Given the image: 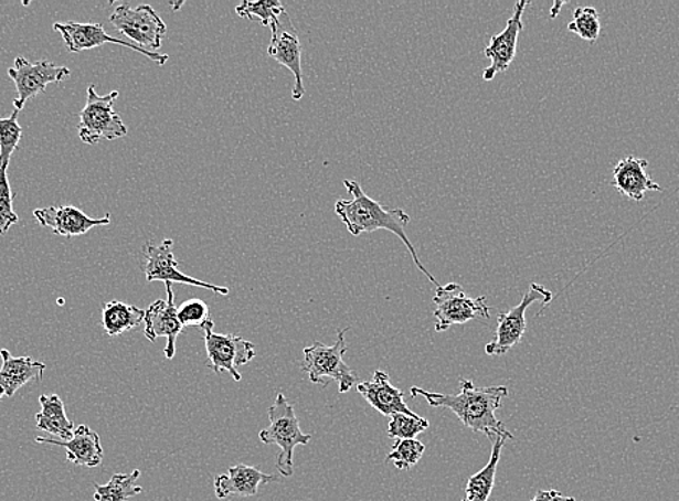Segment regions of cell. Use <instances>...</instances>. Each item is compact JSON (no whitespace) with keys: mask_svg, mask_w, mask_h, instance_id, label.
Instances as JSON below:
<instances>
[{"mask_svg":"<svg viewBox=\"0 0 679 501\" xmlns=\"http://www.w3.org/2000/svg\"><path fill=\"white\" fill-rule=\"evenodd\" d=\"M460 393L444 395L421 387H412L411 396H423L433 407H447L454 412L466 428L475 433H484L487 438L503 437L513 439L502 420L496 418V411L502 407V401L508 397V387H477L471 381L460 379Z\"/></svg>","mask_w":679,"mask_h":501,"instance_id":"1","label":"cell"},{"mask_svg":"<svg viewBox=\"0 0 679 501\" xmlns=\"http://www.w3.org/2000/svg\"><path fill=\"white\" fill-rule=\"evenodd\" d=\"M343 184L346 190H348L350 199L337 201L335 210L341 222L348 227V231L353 236L376 231H386L395 234L404 243L406 249L410 250L416 268L427 276L429 283L435 285V288L439 287L433 274H429L425 266L421 264L418 253H416L414 245H412L406 236V226L411 223L410 214H406L404 210L388 209L385 205L378 203L376 200L364 193L358 181L344 180Z\"/></svg>","mask_w":679,"mask_h":501,"instance_id":"2","label":"cell"},{"mask_svg":"<svg viewBox=\"0 0 679 501\" xmlns=\"http://www.w3.org/2000/svg\"><path fill=\"white\" fill-rule=\"evenodd\" d=\"M269 420L268 428L261 430L259 439L266 445H278L280 452L276 460V470L280 476L291 477L294 475V448L310 443L311 435L303 434L294 405L284 393H278L274 405L269 407Z\"/></svg>","mask_w":679,"mask_h":501,"instance_id":"3","label":"cell"},{"mask_svg":"<svg viewBox=\"0 0 679 501\" xmlns=\"http://www.w3.org/2000/svg\"><path fill=\"white\" fill-rule=\"evenodd\" d=\"M349 328L337 332L335 345L314 343L311 348L304 349L303 369L306 370L308 377L314 385H321L326 377L335 381L339 385L340 393H348L356 382H359L358 374L344 362V354L348 353L349 345L346 343V332Z\"/></svg>","mask_w":679,"mask_h":501,"instance_id":"4","label":"cell"},{"mask_svg":"<svg viewBox=\"0 0 679 501\" xmlns=\"http://www.w3.org/2000/svg\"><path fill=\"white\" fill-rule=\"evenodd\" d=\"M117 97V90L98 96L96 87L93 84L88 86L86 106L79 111L78 125V136L84 143L95 145L102 140L120 139L128 135V128L115 111Z\"/></svg>","mask_w":679,"mask_h":501,"instance_id":"5","label":"cell"},{"mask_svg":"<svg viewBox=\"0 0 679 501\" xmlns=\"http://www.w3.org/2000/svg\"><path fill=\"white\" fill-rule=\"evenodd\" d=\"M110 23L121 35L134 41L135 45L148 51L158 50L167 34L166 22L151 4H139L136 8L128 3L119 4L112 13Z\"/></svg>","mask_w":679,"mask_h":501,"instance_id":"6","label":"cell"},{"mask_svg":"<svg viewBox=\"0 0 679 501\" xmlns=\"http://www.w3.org/2000/svg\"><path fill=\"white\" fill-rule=\"evenodd\" d=\"M435 331H447L452 326L467 324L479 318L490 317V307L486 298L467 297L465 290L458 284H448L446 287L435 289Z\"/></svg>","mask_w":679,"mask_h":501,"instance_id":"7","label":"cell"},{"mask_svg":"<svg viewBox=\"0 0 679 501\" xmlns=\"http://www.w3.org/2000/svg\"><path fill=\"white\" fill-rule=\"evenodd\" d=\"M201 330L204 331L205 351H208L209 367L214 373L227 372L236 382L242 381L238 367L245 366L255 359V345L236 334H218L214 332V321H209Z\"/></svg>","mask_w":679,"mask_h":501,"instance_id":"8","label":"cell"},{"mask_svg":"<svg viewBox=\"0 0 679 501\" xmlns=\"http://www.w3.org/2000/svg\"><path fill=\"white\" fill-rule=\"evenodd\" d=\"M552 299L551 290L542 285L531 284V289L523 295L522 301L517 307L502 312L498 317V328H496L495 340L486 345V354L505 355L509 350L517 348L527 331V311L533 302L550 303Z\"/></svg>","mask_w":679,"mask_h":501,"instance_id":"9","label":"cell"},{"mask_svg":"<svg viewBox=\"0 0 679 501\" xmlns=\"http://www.w3.org/2000/svg\"><path fill=\"white\" fill-rule=\"evenodd\" d=\"M8 76L15 83L18 92V97L13 105H15V110L21 111L25 107L26 102L44 93L49 84L60 83L65 77H68L70 68L63 67V65H55L46 60L31 63L26 58L18 57L15 65L8 70Z\"/></svg>","mask_w":679,"mask_h":501,"instance_id":"10","label":"cell"},{"mask_svg":"<svg viewBox=\"0 0 679 501\" xmlns=\"http://www.w3.org/2000/svg\"><path fill=\"white\" fill-rule=\"evenodd\" d=\"M270 31L269 57L287 67L294 74L293 98L294 100H301L306 96L303 77V46L301 42H299L298 32L295 30L287 11L280 15L275 25L270 26Z\"/></svg>","mask_w":679,"mask_h":501,"instance_id":"11","label":"cell"},{"mask_svg":"<svg viewBox=\"0 0 679 501\" xmlns=\"http://www.w3.org/2000/svg\"><path fill=\"white\" fill-rule=\"evenodd\" d=\"M54 31L60 32L61 36H63L70 53H82V51L97 49L100 45L115 44L134 50L136 53L145 55V57L156 61L159 65L166 64L168 58H170L168 54L153 53V51L144 50L138 45L130 44L128 41L114 39L98 23L57 22L54 23Z\"/></svg>","mask_w":679,"mask_h":501,"instance_id":"12","label":"cell"},{"mask_svg":"<svg viewBox=\"0 0 679 501\" xmlns=\"http://www.w3.org/2000/svg\"><path fill=\"white\" fill-rule=\"evenodd\" d=\"M172 246H174V242L171 238H166L161 245H148L145 247L144 271L148 283L161 280L163 284H182L213 290L214 294L224 295V297L229 295V288L226 287L203 283V280L182 274L178 269V262L176 260L174 252H172Z\"/></svg>","mask_w":679,"mask_h":501,"instance_id":"13","label":"cell"},{"mask_svg":"<svg viewBox=\"0 0 679 501\" xmlns=\"http://www.w3.org/2000/svg\"><path fill=\"white\" fill-rule=\"evenodd\" d=\"M528 4L527 0H519L514 3L512 17L506 23L505 30L500 34L491 36L489 45L485 50V55L491 63L484 72L485 82H490L499 73L506 72L509 65L513 63L519 35L523 30L522 17Z\"/></svg>","mask_w":679,"mask_h":501,"instance_id":"14","label":"cell"},{"mask_svg":"<svg viewBox=\"0 0 679 501\" xmlns=\"http://www.w3.org/2000/svg\"><path fill=\"white\" fill-rule=\"evenodd\" d=\"M167 299H158L151 307L145 311V337L149 341H156L158 337H166L167 348L163 350L166 358L172 360L176 358V343L178 335L181 334L184 327L178 320V308L176 307V297L172 292V284H166Z\"/></svg>","mask_w":679,"mask_h":501,"instance_id":"15","label":"cell"},{"mask_svg":"<svg viewBox=\"0 0 679 501\" xmlns=\"http://www.w3.org/2000/svg\"><path fill=\"white\" fill-rule=\"evenodd\" d=\"M34 217L42 227H49L59 236L76 237L86 234L95 227L109 226L110 214L102 218H92L73 205H53V207L35 210Z\"/></svg>","mask_w":679,"mask_h":501,"instance_id":"16","label":"cell"},{"mask_svg":"<svg viewBox=\"0 0 679 501\" xmlns=\"http://www.w3.org/2000/svg\"><path fill=\"white\" fill-rule=\"evenodd\" d=\"M358 392L368 401V404L381 412L383 416L404 414L407 416H418L406 406L405 393L392 385L391 377L385 372H374L370 382H360Z\"/></svg>","mask_w":679,"mask_h":501,"instance_id":"17","label":"cell"},{"mask_svg":"<svg viewBox=\"0 0 679 501\" xmlns=\"http://www.w3.org/2000/svg\"><path fill=\"white\" fill-rule=\"evenodd\" d=\"M278 481V477L265 475L255 467L237 463L229 468L226 475L218 476L214 479L215 498L224 500L231 495L241 498H253L259 491V487Z\"/></svg>","mask_w":679,"mask_h":501,"instance_id":"18","label":"cell"},{"mask_svg":"<svg viewBox=\"0 0 679 501\" xmlns=\"http://www.w3.org/2000/svg\"><path fill=\"white\" fill-rule=\"evenodd\" d=\"M648 166L646 159L636 158L634 154L620 159L613 170V185L620 194L635 201L644 200L648 191H662V186L646 172Z\"/></svg>","mask_w":679,"mask_h":501,"instance_id":"19","label":"cell"},{"mask_svg":"<svg viewBox=\"0 0 679 501\" xmlns=\"http://www.w3.org/2000/svg\"><path fill=\"white\" fill-rule=\"evenodd\" d=\"M0 401L12 397L28 383L41 382L44 377L45 364L32 358H13L8 350L0 351Z\"/></svg>","mask_w":679,"mask_h":501,"instance_id":"20","label":"cell"},{"mask_svg":"<svg viewBox=\"0 0 679 501\" xmlns=\"http://www.w3.org/2000/svg\"><path fill=\"white\" fill-rule=\"evenodd\" d=\"M40 444L60 445L67 452V461L82 467H98L103 461V447L100 437L87 425H79L74 429L73 438L68 441L60 439H46L39 437L35 439Z\"/></svg>","mask_w":679,"mask_h":501,"instance_id":"21","label":"cell"},{"mask_svg":"<svg viewBox=\"0 0 679 501\" xmlns=\"http://www.w3.org/2000/svg\"><path fill=\"white\" fill-rule=\"evenodd\" d=\"M41 412L36 415V428L46 434L54 435L60 441L73 438L74 424L65 412L64 402L59 395H42L40 397Z\"/></svg>","mask_w":679,"mask_h":501,"instance_id":"22","label":"cell"},{"mask_svg":"<svg viewBox=\"0 0 679 501\" xmlns=\"http://www.w3.org/2000/svg\"><path fill=\"white\" fill-rule=\"evenodd\" d=\"M505 443L506 438L503 437L491 439L490 460L485 468H481L479 472L468 479L465 499L461 501H489Z\"/></svg>","mask_w":679,"mask_h":501,"instance_id":"23","label":"cell"},{"mask_svg":"<svg viewBox=\"0 0 679 501\" xmlns=\"http://www.w3.org/2000/svg\"><path fill=\"white\" fill-rule=\"evenodd\" d=\"M145 321V311L135 306L120 301L105 303L102 312V324L107 335L117 337L126 331L134 330Z\"/></svg>","mask_w":679,"mask_h":501,"instance_id":"24","label":"cell"},{"mask_svg":"<svg viewBox=\"0 0 679 501\" xmlns=\"http://www.w3.org/2000/svg\"><path fill=\"white\" fill-rule=\"evenodd\" d=\"M140 477V471L135 470L132 475H115L105 486L95 484L96 501H128L142 493V487L136 484Z\"/></svg>","mask_w":679,"mask_h":501,"instance_id":"25","label":"cell"},{"mask_svg":"<svg viewBox=\"0 0 679 501\" xmlns=\"http://www.w3.org/2000/svg\"><path fill=\"white\" fill-rule=\"evenodd\" d=\"M238 17L246 20H259L262 25L272 26L278 22L280 15L285 12V7L278 0H265V2H250L245 0L236 7Z\"/></svg>","mask_w":679,"mask_h":501,"instance_id":"26","label":"cell"},{"mask_svg":"<svg viewBox=\"0 0 679 501\" xmlns=\"http://www.w3.org/2000/svg\"><path fill=\"white\" fill-rule=\"evenodd\" d=\"M18 115L20 110L13 111L7 119L0 117V167L8 168L13 152L21 142L22 128L18 124Z\"/></svg>","mask_w":679,"mask_h":501,"instance_id":"27","label":"cell"},{"mask_svg":"<svg viewBox=\"0 0 679 501\" xmlns=\"http://www.w3.org/2000/svg\"><path fill=\"white\" fill-rule=\"evenodd\" d=\"M424 452L425 445L416 439H396L386 456V461L393 462L397 470H411L421 461Z\"/></svg>","mask_w":679,"mask_h":501,"instance_id":"28","label":"cell"},{"mask_svg":"<svg viewBox=\"0 0 679 501\" xmlns=\"http://www.w3.org/2000/svg\"><path fill=\"white\" fill-rule=\"evenodd\" d=\"M601 17L594 8L580 7L573 13V21L569 23V31L580 39L594 42L601 35Z\"/></svg>","mask_w":679,"mask_h":501,"instance_id":"29","label":"cell"},{"mask_svg":"<svg viewBox=\"0 0 679 501\" xmlns=\"http://www.w3.org/2000/svg\"><path fill=\"white\" fill-rule=\"evenodd\" d=\"M428 428V420L421 418V416L396 414L391 416V423H389L388 426V435L396 439H415Z\"/></svg>","mask_w":679,"mask_h":501,"instance_id":"30","label":"cell"},{"mask_svg":"<svg viewBox=\"0 0 679 501\" xmlns=\"http://www.w3.org/2000/svg\"><path fill=\"white\" fill-rule=\"evenodd\" d=\"M7 171L8 168L0 167V234L8 233L13 224L20 222L13 210V195Z\"/></svg>","mask_w":679,"mask_h":501,"instance_id":"31","label":"cell"},{"mask_svg":"<svg viewBox=\"0 0 679 501\" xmlns=\"http://www.w3.org/2000/svg\"><path fill=\"white\" fill-rule=\"evenodd\" d=\"M178 320H180L182 327H200L203 328L210 318V308L208 303L201 301V299H189V301L182 302L178 307Z\"/></svg>","mask_w":679,"mask_h":501,"instance_id":"32","label":"cell"},{"mask_svg":"<svg viewBox=\"0 0 679 501\" xmlns=\"http://www.w3.org/2000/svg\"><path fill=\"white\" fill-rule=\"evenodd\" d=\"M531 501H575V499L566 498V495L561 494L560 491L556 490H541L538 491L535 498Z\"/></svg>","mask_w":679,"mask_h":501,"instance_id":"33","label":"cell"},{"mask_svg":"<svg viewBox=\"0 0 679 501\" xmlns=\"http://www.w3.org/2000/svg\"><path fill=\"white\" fill-rule=\"evenodd\" d=\"M565 2H555L554 8L551 9V17L555 18L556 13H559L560 9L563 8Z\"/></svg>","mask_w":679,"mask_h":501,"instance_id":"34","label":"cell"}]
</instances>
